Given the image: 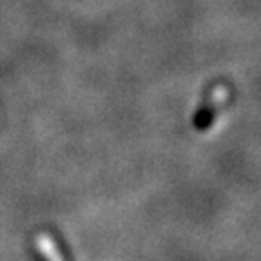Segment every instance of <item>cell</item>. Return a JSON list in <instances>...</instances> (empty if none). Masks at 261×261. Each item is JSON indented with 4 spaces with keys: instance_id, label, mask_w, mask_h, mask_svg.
<instances>
[]
</instances>
